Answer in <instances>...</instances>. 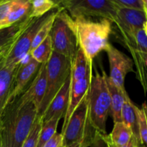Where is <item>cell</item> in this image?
I'll use <instances>...</instances> for the list:
<instances>
[{"instance_id":"cell-8","label":"cell","mask_w":147,"mask_h":147,"mask_svg":"<svg viewBox=\"0 0 147 147\" xmlns=\"http://www.w3.org/2000/svg\"><path fill=\"white\" fill-rule=\"evenodd\" d=\"M53 10L42 17L33 19L28 27L16 40L11 50L4 57V61L5 65L8 66L19 65L25 57L29 55L32 44L37 32L48 20Z\"/></svg>"},{"instance_id":"cell-17","label":"cell","mask_w":147,"mask_h":147,"mask_svg":"<svg viewBox=\"0 0 147 147\" xmlns=\"http://www.w3.org/2000/svg\"><path fill=\"white\" fill-rule=\"evenodd\" d=\"M31 6L30 0H13L11 10L5 20L0 24V30L11 27L22 20L30 12Z\"/></svg>"},{"instance_id":"cell-7","label":"cell","mask_w":147,"mask_h":147,"mask_svg":"<svg viewBox=\"0 0 147 147\" xmlns=\"http://www.w3.org/2000/svg\"><path fill=\"white\" fill-rule=\"evenodd\" d=\"M96 131L89 120V104L87 95L73 112L65 129L61 133L63 135V146L66 147L87 138H93Z\"/></svg>"},{"instance_id":"cell-33","label":"cell","mask_w":147,"mask_h":147,"mask_svg":"<svg viewBox=\"0 0 147 147\" xmlns=\"http://www.w3.org/2000/svg\"><path fill=\"white\" fill-rule=\"evenodd\" d=\"M94 137V136H93ZM93 138H87V139H84V140L81 141V142H76V143L67 146L66 147H89L90 146L92 141L93 139Z\"/></svg>"},{"instance_id":"cell-6","label":"cell","mask_w":147,"mask_h":147,"mask_svg":"<svg viewBox=\"0 0 147 147\" xmlns=\"http://www.w3.org/2000/svg\"><path fill=\"white\" fill-rule=\"evenodd\" d=\"M60 7L70 13L72 18L91 17L107 19L115 23L118 7L112 0H65L58 1Z\"/></svg>"},{"instance_id":"cell-36","label":"cell","mask_w":147,"mask_h":147,"mask_svg":"<svg viewBox=\"0 0 147 147\" xmlns=\"http://www.w3.org/2000/svg\"><path fill=\"white\" fill-rule=\"evenodd\" d=\"M143 1L144 7V9H147V0H142Z\"/></svg>"},{"instance_id":"cell-16","label":"cell","mask_w":147,"mask_h":147,"mask_svg":"<svg viewBox=\"0 0 147 147\" xmlns=\"http://www.w3.org/2000/svg\"><path fill=\"white\" fill-rule=\"evenodd\" d=\"M92 74V63L86 57L80 49H78L76 57L70 65V82L79 81Z\"/></svg>"},{"instance_id":"cell-26","label":"cell","mask_w":147,"mask_h":147,"mask_svg":"<svg viewBox=\"0 0 147 147\" xmlns=\"http://www.w3.org/2000/svg\"><path fill=\"white\" fill-rule=\"evenodd\" d=\"M60 119H61L59 118H55L49 121L44 122V123L42 122L37 147H42L57 133L56 131Z\"/></svg>"},{"instance_id":"cell-5","label":"cell","mask_w":147,"mask_h":147,"mask_svg":"<svg viewBox=\"0 0 147 147\" xmlns=\"http://www.w3.org/2000/svg\"><path fill=\"white\" fill-rule=\"evenodd\" d=\"M71 63L65 57L53 52L46 64L47 87L41 105L38 109V116L42 117L52 100L70 76Z\"/></svg>"},{"instance_id":"cell-27","label":"cell","mask_w":147,"mask_h":147,"mask_svg":"<svg viewBox=\"0 0 147 147\" xmlns=\"http://www.w3.org/2000/svg\"><path fill=\"white\" fill-rule=\"evenodd\" d=\"M135 110L137 116L141 142L143 146L147 147V105L146 102L142 104L140 109L136 106H135Z\"/></svg>"},{"instance_id":"cell-19","label":"cell","mask_w":147,"mask_h":147,"mask_svg":"<svg viewBox=\"0 0 147 147\" xmlns=\"http://www.w3.org/2000/svg\"><path fill=\"white\" fill-rule=\"evenodd\" d=\"M124 45L130 53L146 55L147 35L144 29L137 30L130 35L121 37Z\"/></svg>"},{"instance_id":"cell-41","label":"cell","mask_w":147,"mask_h":147,"mask_svg":"<svg viewBox=\"0 0 147 147\" xmlns=\"http://www.w3.org/2000/svg\"><path fill=\"white\" fill-rule=\"evenodd\" d=\"M139 147H145V146H143V145H140V146H139Z\"/></svg>"},{"instance_id":"cell-39","label":"cell","mask_w":147,"mask_h":147,"mask_svg":"<svg viewBox=\"0 0 147 147\" xmlns=\"http://www.w3.org/2000/svg\"><path fill=\"white\" fill-rule=\"evenodd\" d=\"M0 147H2V146H1V135H0Z\"/></svg>"},{"instance_id":"cell-25","label":"cell","mask_w":147,"mask_h":147,"mask_svg":"<svg viewBox=\"0 0 147 147\" xmlns=\"http://www.w3.org/2000/svg\"><path fill=\"white\" fill-rule=\"evenodd\" d=\"M60 7H58V8L57 9H55L53 10L51 15L49 17L48 20L45 22V23L42 26V27L40 29V30L37 32V34H36L35 37H34V40H33L30 52L32 50H34V48H36L39 45L41 44V43L47 38V36L50 34V31H51L52 30V27H53V22H54V20L55 19L57 14H58L59 11H60Z\"/></svg>"},{"instance_id":"cell-38","label":"cell","mask_w":147,"mask_h":147,"mask_svg":"<svg viewBox=\"0 0 147 147\" xmlns=\"http://www.w3.org/2000/svg\"><path fill=\"white\" fill-rule=\"evenodd\" d=\"M144 31H145V32H146V34L147 35V22L146 23H145L144 27Z\"/></svg>"},{"instance_id":"cell-22","label":"cell","mask_w":147,"mask_h":147,"mask_svg":"<svg viewBox=\"0 0 147 147\" xmlns=\"http://www.w3.org/2000/svg\"><path fill=\"white\" fill-rule=\"evenodd\" d=\"M133 136L131 129L123 122L114 123L113 130L109 135L106 134L107 142L115 146H122L127 144Z\"/></svg>"},{"instance_id":"cell-9","label":"cell","mask_w":147,"mask_h":147,"mask_svg":"<svg viewBox=\"0 0 147 147\" xmlns=\"http://www.w3.org/2000/svg\"><path fill=\"white\" fill-rule=\"evenodd\" d=\"M105 51L107 53L110 66L109 78L122 93H126L124 82L126 75L131 72H134L133 60L113 47L111 43Z\"/></svg>"},{"instance_id":"cell-34","label":"cell","mask_w":147,"mask_h":147,"mask_svg":"<svg viewBox=\"0 0 147 147\" xmlns=\"http://www.w3.org/2000/svg\"><path fill=\"white\" fill-rule=\"evenodd\" d=\"M106 140H107V139H106ZM108 144H109V147H139V146H140V145H142L140 143H139V141H138L137 139H136V138H135L134 136H132L131 139V140L129 141V143H128L127 144L124 145V146H113V145L110 144H109V142H108Z\"/></svg>"},{"instance_id":"cell-11","label":"cell","mask_w":147,"mask_h":147,"mask_svg":"<svg viewBox=\"0 0 147 147\" xmlns=\"http://www.w3.org/2000/svg\"><path fill=\"white\" fill-rule=\"evenodd\" d=\"M146 22L147 16L145 11L118 7L115 24L117 25L121 37L130 35L137 30L144 29Z\"/></svg>"},{"instance_id":"cell-29","label":"cell","mask_w":147,"mask_h":147,"mask_svg":"<svg viewBox=\"0 0 147 147\" xmlns=\"http://www.w3.org/2000/svg\"><path fill=\"white\" fill-rule=\"evenodd\" d=\"M112 1L119 7L144 11V7L142 0H112Z\"/></svg>"},{"instance_id":"cell-31","label":"cell","mask_w":147,"mask_h":147,"mask_svg":"<svg viewBox=\"0 0 147 147\" xmlns=\"http://www.w3.org/2000/svg\"><path fill=\"white\" fill-rule=\"evenodd\" d=\"M106 136V134L103 135L99 132L96 131L93 141L89 147H109Z\"/></svg>"},{"instance_id":"cell-10","label":"cell","mask_w":147,"mask_h":147,"mask_svg":"<svg viewBox=\"0 0 147 147\" xmlns=\"http://www.w3.org/2000/svg\"><path fill=\"white\" fill-rule=\"evenodd\" d=\"M41 65L28 55L25 62L22 61L19 65L14 76L12 89L7 103L22 94L37 74Z\"/></svg>"},{"instance_id":"cell-24","label":"cell","mask_w":147,"mask_h":147,"mask_svg":"<svg viewBox=\"0 0 147 147\" xmlns=\"http://www.w3.org/2000/svg\"><path fill=\"white\" fill-rule=\"evenodd\" d=\"M60 7L58 1L52 0H34L32 1L30 17L38 18L45 15L52 10Z\"/></svg>"},{"instance_id":"cell-14","label":"cell","mask_w":147,"mask_h":147,"mask_svg":"<svg viewBox=\"0 0 147 147\" xmlns=\"http://www.w3.org/2000/svg\"><path fill=\"white\" fill-rule=\"evenodd\" d=\"M4 59L0 61V116L8 101L12 89L14 76L20 65H7L4 63Z\"/></svg>"},{"instance_id":"cell-20","label":"cell","mask_w":147,"mask_h":147,"mask_svg":"<svg viewBox=\"0 0 147 147\" xmlns=\"http://www.w3.org/2000/svg\"><path fill=\"white\" fill-rule=\"evenodd\" d=\"M135 106H136V105L131 101L129 96H128L126 98L124 104H123V108H122L121 121L123 123H125L131 129L132 134H133V136L142 144Z\"/></svg>"},{"instance_id":"cell-13","label":"cell","mask_w":147,"mask_h":147,"mask_svg":"<svg viewBox=\"0 0 147 147\" xmlns=\"http://www.w3.org/2000/svg\"><path fill=\"white\" fill-rule=\"evenodd\" d=\"M70 88V75L60 91L57 93L42 116V122H47L55 118L64 117L67 108Z\"/></svg>"},{"instance_id":"cell-21","label":"cell","mask_w":147,"mask_h":147,"mask_svg":"<svg viewBox=\"0 0 147 147\" xmlns=\"http://www.w3.org/2000/svg\"><path fill=\"white\" fill-rule=\"evenodd\" d=\"M46 73H47L46 64H42L36 76L30 83V88L32 92L33 99L38 109L45 94L46 87H47Z\"/></svg>"},{"instance_id":"cell-30","label":"cell","mask_w":147,"mask_h":147,"mask_svg":"<svg viewBox=\"0 0 147 147\" xmlns=\"http://www.w3.org/2000/svg\"><path fill=\"white\" fill-rule=\"evenodd\" d=\"M13 0H0V24L5 20L12 7Z\"/></svg>"},{"instance_id":"cell-18","label":"cell","mask_w":147,"mask_h":147,"mask_svg":"<svg viewBox=\"0 0 147 147\" xmlns=\"http://www.w3.org/2000/svg\"><path fill=\"white\" fill-rule=\"evenodd\" d=\"M30 13L14 25L0 30V49L15 41L28 27L34 19L30 17Z\"/></svg>"},{"instance_id":"cell-35","label":"cell","mask_w":147,"mask_h":147,"mask_svg":"<svg viewBox=\"0 0 147 147\" xmlns=\"http://www.w3.org/2000/svg\"><path fill=\"white\" fill-rule=\"evenodd\" d=\"M15 41H16V40H15ZM15 41H14L13 42L10 43V44L7 45V46L4 47L3 48L0 49V61H1V60H3V59H4V57L7 56V55L8 54L9 52V50H11V47H12L13 44H14V42Z\"/></svg>"},{"instance_id":"cell-37","label":"cell","mask_w":147,"mask_h":147,"mask_svg":"<svg viewBox=\"0 0 147 147\" xmlns=\"http://www.w3.org/2000/svg\"><path fill=\"white\" fill-rule=\"evenodd\" d=\"M144 65H145V67H147V55L145 56V57H144Z\"/></svg>"},{"instance_id":"cell-32","label":"cell","mask_w":147,"mask_h":147,"mask_svg":"<svg viewBox=\"0 0 147 147\" xmlns=\"http://www.w3.org/2000/svg\"><path fill=\"white\" fill-rule=\"evenodd\" d=\"M42 147H64L63 146V135L61 133H56L50 141Z\"/></svg>"},{"instance_id":"cell-15","label":"cell","mask_w":147,"mask_h":147,"mask_svg":"<svg viewBox=\"0 0 147 147\" xmlns=\"http://www.w3.org/2000/svg\"><path fill=\"white\" fill-rule=\"evenodd\" d=\"M105 78L109 88L111 98L110 114L113 118V123L121 122V111L124 104L126 98L129 95L126 93H122L111 80L108 75L105 72Z\"/></svg>"},{"instance_id":"cell-12","label":"cell","mask_w":147,"mask_h":147,"mask_svg":"<svg viewBox=\"0 0 147 147\" xmlns=\"http://www.w3.org/2000/svg\"><path fill=\"white\" fill-rule=\"evenodd\" d=\"M91 78L92 74H90L85 78L79 80V81L75 82V83L70 82L67 108V110H66L65 115L64 116V121H63L61 133H63L65 129L67 123L69 121V119H70L73 112L77 109L78 106L80 105L83 99L88 93Z\"/></svg>"},{"instance_id":"cell-40","label":"cell","mask_w":147,"mask_h":147,"mask_svg":"<svg viewBox=\"0 0 147 147\" xmlns=\"http://www.w3.org/2000/svg\"><path fill=\"white\" fill-rule=\"evenodd\" d=\"M144 11H145V12H146V16H147V9H144Z\"/></svg>"},{"instance_id":"cell-2","label":"cell","mask_w":147,"mask_h":147,"mask_svg":"<svg viewBox=\"0 0 147 147\" xmlns=\"http://www.w3.org/2000/svg\"><path fill=\"white\" fill-rule=\"evenodd\" d=\"M112 23L107 19L94 21L81 17L73 18L78 45L90 63L109 45V37L113 32Z\"/></svg>"},{"instance_id":"cell-23","label":"cell","mask_w":147,"mask_h":147,"mask_svg":"<svg viewBox=\"0 0 147 147\" xmlns=\"http://www.w3.org/2000/svg\"><path fill=\"white\" fill-rule=\"evenodd\" d=\"M53 53V45L50 34L47 38L30 53V57L42 64H47Z\"/></svg>"},{"instance_id":"cell-1","label":"cell","mask_w":147,"mask_h":147,"mask_svg":"<svg viewBox=\"0 0 147 147\" xmlns=\"http://www.w3.org/2000/svg\"><path fill=\"white\" fill-rule=\"evenodd\" d=\"M37 116L30 83L22 94L6 105L0 116L1 146L22 147Z\"/></svg>"},{"instance_id":"cell-3","label":"cell","mask_w":147,"mask_h":147,"mask_svg":"<svg viewBox=\"0 0 147 147\" xmlns=\"http://www.w3.org/2000/svg\"><path fill=\"white\" fill-rule=\"evenodd\" d=\"M103 75L96 72L92 76L88 98L89 104V120L92 127L100 134H106V121L111 111V98L109 88Z\"/></svg>"},{"instance_id":"cell-4","label":"cell","mask_w":147,"mask_h":147,"mask_svg":"<svg viewBox=\"0 0 147 147\" xmlns=\"http://www.w3.org/2000/svg\"><path fill=\"white\" fill-rule=\"evenodd\" d=\"M50 36L53 52L65 57L71 63L79 47L73 28V18L62 7L55 19Z\"/></svg>"},{"instance_id":"cell-28","label":"cell","mask_w":147,"mask_h":147,"mask_svg":"<svg viewBox=\"0 0 147 147\" xmlns=\"http://www.w3.org/2000/svg\"><path fill=\"white\" fill-rule=\"evenodd\" d=\"M42 125V117L37 116V119L34 121V123L32 127L31 131L28 136L24 141L22 147H37L39 141V136Z\"/></svg>"}]
</instances>
